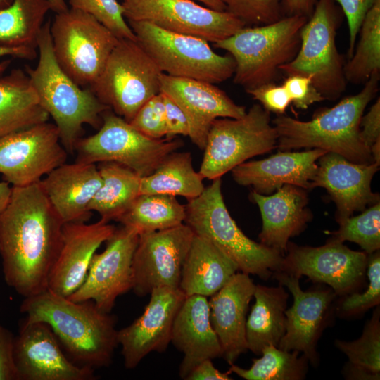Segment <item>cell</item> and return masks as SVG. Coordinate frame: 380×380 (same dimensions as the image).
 I'll return each instance as SVG.
<instances>
[{"instance_id": "1", "label": "cell", "mask_w": 380, "mask_h": 380, "mask_svg": "<svg viewBox=\"0 0 380 380\" xmlns=\"http://www.w3.org/2000/svg\"><path fill=\"white\" fill-rule=\"evenodd\" d=\"M63 224L40 182L12 186L0 212V256L6 283L24 298L47 289Z\"/></svg>"}, {"instance_id": "2", "label": "cell", "mask_w": 380, "mask_h": 380, "mask_svg": "<svg viewBox=\"0 0 380 380\" xmlns=\"http://www.w3.org/2000/svg\"><path fill=\"white\" fill-rule=\"evenodd\" d=\"M20 310L27 322L47 324L74 364L89 369L106 367L119 345L116 317L94 302H75L49 289L24 298Z\"/></svg>"}, {"instance_id": "3", "label": "cell", "mask_w": 380, "mask_h": 380, "mask_svg": "<svg viewBox=\"0 0 380 380\" xmlns=\"http://www.w3.org/2000/svg\"><path fill=\"white\" fill-rule=\"evenodd\" d=\"M379 79L380 72L373 73L357 94L318 110L309 121L277 115L272 121L277 133V148H319L354 163H373L369 149L362 141L360 122L366 106L377 94Z\"/></svg>"}, {"instance_id": "4", "label": "cell", "mask_w": 380, "mask_h": 380, "mask_svg": "<svg viewBox=\"0 0 380 380\" xmlns=\"http://www.w3.org/2000/svg\"><path fill=\"white\" fill-rule=\"evenodd\" d=\"M51 20L44 23L37 39L39 60L25 71L37 92L42 107L52 117L62 145L73 153L84 125L99 128L103 113L110 108L89 89H82L58 65L53 51Z\"/></svg>"}, {"instance_id": "5", "label": "cell", "mask_w": 380, "mask_h": 380, "mask_svg": "<svg viewBox=\"0 0 380 380\" xmlns=\"http://www.w3.org/2000/svg\"><path fill=\"white\" fill-rule=\"evenodd\" d=\"M308 18L284 16L263 25L243 27L215 43L235 61L233 81L245 89L274 82L280 68L291 61L300 44V32Z\"/></svg>"}, {"instance_id": "6", "label": "cell", "mask_w": 380, "mask_h": 380, "mask_svg": "<svg viewBox=\"0 0 380 380\" xmlns=\"http://www.w3.org/2000/svg\"><path fill=\"white\" fill-rule=\"evenodd\" d=\"M221 184V178L213 179L200 196L188 201L184 223L234 261L241 272L267 280L279 271L284 256L242 232L227 208Z\"/></svg>"}, {"instance_id": "7", "label": "cell", "mask_w": 380, "mask_h": 380, "mask_svg": "<svg viewBox=\"0 0 380 380\" xmlns=\"http://www.w3.org/2000/svg\"><path fill=\"white\" fill-rule=\"evenodd\" d=\"M343 16L335 0H317L302 27L297 54L280 68L287 76L310 77L315 87L328 100L337 99L346 87L345 63L336 44Z\"/></svg>"}, {"instance_id": "8", "label": "cell", "mask_w": 380, "mask_h": 380, "mask_svg": "<svg viewBox=\"0 0 380 380\" xmlns=\"http://www.w3.org/2000/svg\"><path fill=\"white\" fill-rule=\"evenodd\" d=\"M128 24L163 73L213 84L222 82L234 75V58L217 54L203 39L171 32L146 21L129 20Z\"/></svg>"}, {"instance_id": "9", "label": "cell", "mask_w": 380, "mask_h": 380, "mask_svg": "<svg viewBox=\"0 0 380 380\" xmlns=\"http://www.w3.org/2000/svg\"><path fill=\"white\" fill-rule=\"evenodd\" d=\"M162 72L137 40L120 39L99 78L89 89L129 122L140 108L160 92Z\"/></svg>"}, {"instance_id": "10", "label": "cell", "mask_w": 380, "mask_h": 380, "mask_svg": "<svg viewBox=\"0 0 380 380\" xmlns=\"http://www.w3.org/2000/svg\"><path fill=\"white\" fill-rule=\"evenodd\" d=\"M50 33L58 65L77 84L89 88L120 39L92 15L71 8L56 14Z\"/></svg>"}, {"instance_id": "11", "label": "cell", "mask_w": 380, "mask_h": 380, "mask_svg": "<svg viewBox=\"0 0 380 380\" xmlns=\"http://www.w3.org/2000/svg\"><path fill=\"white\" fill-rule=\"evenodd\" d=\"M109 110L103 113L102 124L96 134L77 140L76 162H114L143 177L153 173L168 154L184 144L175 138L148 137Z\"/></svg>"}, {"instance_id": "12", "label": "cell", "mask_w": 380, "mask_h": 380, "mask_svg": "<svg viewBox=\"0 0 380 380\" xmlns=\"http://www.w3.org/2000/svg\"><path fill=\"white\" fill-rule=\"evenodd\" d=\"M270 113L256 103L241 118L215 119L203 149L198 171L202 177L221 178L248 159L277 148V133Z\"/></svg>"}, {"instance_id": "13", "label": "cell", "mask_w": 380, "mask_h": 380, "mask_svg": "<svg viewBox=\"0 0 380 380\" xmlns=\"http://www.w3.org/2000/svg\"><path fill=\"white\" fill-rule=\"evenodd\" d=\"M368 254L328 240L319 247L301 246L289 241L278 272L315 283L327 284L341 297L361 291L365 284Z\"/></svg>"}, {"instance_id": "14", "label": "cell", "mask_w": 380, "mask_h": 380, "mask_svg": "<svg viewBox=\"0 0 380 380\" xmlns=\"http://www.w3.org/2000/svg\"><path fill=\"white\" fill-rule=\"evenodd\" d=\"M125 18L146 21L165 30L216 43L246 26L227 11L204 7L193 0H123Z\"/></svg>"}, {"instance_id": "15", "label": "cell", "mask_w": 380, "mask_h": 380, "mask_svg": "<svg viewBox=\"0 0 380 380\" xmlns=\"http://www.w3.org/2000/svg\"><path fill=\"white\" fill-rule=\"evenodd\" d=\"M67 156L56 125L48 121L0 139V174L12 186L40 182Z\"/></svg>"}, {"instance_id": "16", "label": "cell", "mask_w": 380, "mask_h": 380, "mask_svg": "<svg viewBox=\"0 0 380 380\" xmlns=\"http://www.w3.org/2000/svg\"><path fill=\"white\" fill-rule=\"evenodd\" d=\"M272 277L286 286L293 298V305L285 311L286 333L278 348L302 353L309 363L317 367V343L335 314L338 296L330 287L321 286L320 284L303 291L299 278L283 272H276Z\"/></svg>"}, {"instance_id": "17", "label": "cell", "mask_w": 380, "mask_h": 380, "mask_svg": "<svg viewBox=\"0 0 380 380\" xmlns=\"http://www.w3.org/2000/svg\"><path fill=\"white\" fill-rule=\"evenodd\" d=\"M185 223L139 235L132 259V290L139 296L158 287L179 288L193 236Z\"/></svg>"}, {"instance_id": "18", "label": "cell", "mask_w": 380, "mask_h": 380, "mask_svg": "<svg viewBox=\"0 0 380 380\" xmlns=\"http://www.w3.org/2000/svg\"><path fill=\"white\" fill-rule=\"evenodd\" d=\"M138 240L134 231L116 228L105 250L93 255L85 279L68 298L91 300L100 310L110 312L117 298L132 289V259Z\"/></svg>"}, {"instance_id": "19", "label": "cell", "mask_w": 380, "mask_h": 380, "mask_svg": "<svg viewBox=\"0 0 380 380\" xmlns=\"http://www.w3.org/2000/svg\"><path fill=\"white\" fill-rule=\"evenodd\" d=\"M13 360L18 380H92L94 370L67 357L51 327L42 322L20 325L14 338Z\"/></svg>"}, {"instance_id": "20", "label": "cell", "mask_w": 380, "mask_h": 380, "mask_svg": "<svg viewBox=\"0 0 380 380\" xmlns=\"http://www.w3.org/2000/svg\"><path fill=\"white\" fill-rule=\"evenodd\" d=\"M144 312L118 331L124 365L135 368L151 352H164L171 340L176 315L186 298L179 288L153 289Z\"/></svg>"}, {"instance_id": "21", "label": "cell", "mask_w": 380, "mask_h": 380, "mask_svg": "<svg viewBox=\"0 0 380 380\" xmlns=\"http://www.w3.org/2000/svg\"><path fill=\"white\" fill-rule=\"evenodd\" d=\"M160 92L170 97L183 110L189 127V136L200 149L205 148L213 122L219 118H239L246 108L227 94L205 81L161 74Z\"/></svg>"}, {"instance_id": "22", "label": "cell", "mask_w": 380, "mask_h": 380, "mask_svg": "<svg viewBox=\"0 0 380 380\" xmlns=\"http://www.w3.org/2000/svg\"><path fill=\"white\" fill-rule=\"evenodd\" d=\"M317 161L312 188L327 189L336 205L338 223L379 201V195L371 189L379 166L376 163H354L333 152L324 153Z\"/></svg>"}, {"instance_id": "23", "label": "cell", "mask_w": 380, "mask_h": 380, "mask_svg": "<svg viewBox=\"0 0 380 380\" xmlns=\"http://www.w3.org/2000/svg\"><path fill=\"white\" fill-rule=\"evenodd\" d=\"M115 229L101 219L91 224L64 223L61 248L49 274L47 289L65 298L73 293L85 279L96 250Z\"/></svg>"}, {"instance_id": "24", "label": "cell", "mask_w": 380, "mask_h": 380, "mask_svg": "<svg viewBox=\"0 0 380 380\" xmlns=\"http://www.w3.org/2000/svg\"><path fill=\"white\" fill-rule=\"evenodd\" d=\"M255 289L249 274L237 272L208 301L210 322L229 365L248 350L246 316Z\"/></svg>"}, {"instance_id": "25", "label": "cell", "mask_w": 380, "mask_h": 380, "mask_svg": "<svg viewBox=\"0 0 380 380\" xmlns=\"http://www.w3.org/2000/svg\"><path fill=\"white\" fill-rule=\"evenodd\" d=\"M326 153L319 148L279 151L262 160L244 162L234 167L232 175L238 184L250 186L263 195H269L284 184L310 190L312 189L317 160Z\"/></svg>"}, {"instance_id": "26", "label": "cell", "mask_w": 380, "mask_h": 380, "mask_svg": "<svg viewBox=\"0 0 380 380\" xmlns=\"http://www.w3.org/2000/svg\"><path fill=\"white\" fill-rule=\"evenodd\" d=\"M250 199L260 209L262 227L260 243L280 253L283 256L291 238L303 232L312 220L305 189L284 184L272 195H263L253 190Z\"/></svg>"}, {"instance_id": "27", "label": "cell", "mask_w": 380, "mask_h": 380, "mask_svg": "<svg viewBox=\"0 0 380 380\" xmlns=\"http://www.w3.org/2000/svg\"><path fill=\"white\" fill-rule=\"evenodd\" d=\"M102 183L94 163H63L40 184L63 223L86 222L91 215L89 205Z\"/></svg>"}, {"instance_id": "28", "label": "cell", "mask_w": 380, "mask_h": 380, "mask_svg": "<svg viewBox=\"0 0 380 380\" xmlns=\"http://www.w3.org/2000/svg\"><path fill=\"white\" fill-rule=\"evenodd\" d=\"M170 342L184 355L179 368V375L184 379L201 362L222 357L210 322L207 297L186 296L175 318Z\"/></svg>"}, {"instance_id": "29", "label": "cell", "mask_w": 380, "mask_h": 380, "mask_svg": "<svg viewBox=\"0 0 380 380\" xmlns=\"http://www.w3.org/2000/svg\"><path fill=\"white\" fill-rule=\"evenodd\" d=\"M239 270L208 239L194 234L183 265L179 289L186 295L211 296Z\"/></svg>"}, {"instance_id": "30", "label": "cell", "mask_w": 380, "mask_h": 380, "mask_svg": "<svg viewBox=\"0 0 380 380\" xmlns=\"http://www.w3.org/2000/svg\"><path fill=\"white\" fill-rule=\"evenodd\" d=\"M255 303L246 319V340L248 350L260 355L266 346L278 345L286 333L289 293L284 286L255 285Z\"/></svg>"}, {"instance_id": "31", "label": "cell", "mask_w": 380, "mask_h": 380, "mask_svg": "<svg viewBox=\"0 0 380 380\" xmlns=\"http://www.w3.org/2000/svg\"><path fill=\"white\" fill-rule=\"evenodd\" d=\"M49 118L25 70L14 69L0 77V139Z\"/></svg>"}, {"instance_id": "32", "label": "cell", "mask_w": 380, "mask_h": 380, "mask_svg": "<svg viewBox=\"0 0 380 380\" xmlns=\"http://www.w3.org/2000/svg\"><path fill=\"white\" fill-rule=\"evenodd\" d=\"M203 181L202 176L194 169L191 153L175 151L153 173L141 177L140 194L179 196L190 201L205 189Z\"/></svg>"}, {"instance_id": "33", "label": "cell", "mask_w": 380, "mask_h": 380, "mask_svg": "<svg viewBox=\"0 0 380 380\" xmlns=\"http://www.w3.org/2000/svg\"><path fill=\"white\" fill-rule=\"evenodd\" d=\"M102 183L89 205L101 219L117 221L140 195L141 177L131 169L114 162L98 166Z\"/></svg>"}, {"instance_id": "34", "label": "cell", "mask_w": 380, "mask_h": 380, "mask_svg": "<svg viewBox=\"0 0 380 380\" xmlns=\"http://www.w3.org/2000/svg\"><path fill=\"white\" fill-rule=\"evenodd\" d=\"M185 218V205L176 196L140 194L117 221L139 235L180 225Z\"/></svg>"}, {"instance_id": "35", "label": "cell", "mask_w": 380, "mask_h": 380, "mask_svg": "<svg viewBox=\"0 0 380 380\" xmlns=\"http://www.w3.org/2000/svg\"><path fill=\"white\" fill-rule=\"evenodd\" d=\"M50 10L48 0H12L0 9V45L36 49L44 20Z\"/></svg>"}, {"instance_id": "36", "label": "cell", "mask_w": 380, "mask_h": 380, "mask_svg": "<svg viewBox=\"0 0 380 380\" xmlns=\"http://www.w3.org/2000/svg\"><path fill=\"white\" fill-rule=\"evenodd\" d=\"M335 346L348 357L343 367L349 380L380 379V308L375 307L361 336L354 341L336 339Z\"/></svg>"}, {"instance_id": "37", "label": "cell", "mask_w": 380, "mask_h": 380, "mask_svg": "<svg viewBox=\"0 0 380 380\" xmlns=\"http://www.w3.org/2000/svg\"><path fill=\"white\" fill-rule=\"evenodd\" d=\"M297 350L286 351L269 345L263 348L261 357L253 359L251 367L241 368L234 364L229 370L246 380H303L309 369L308 357Z\"/></svg>"}, {"instance_id": "38", "label": "cell", "mask_w": 380, "mask_h": 380, "mask_svg": "<svg viewBox=\"0 0 380 380\" xmlns=\"http://www.w3.org/2000/svg\"><path fill=\"white\" fill-rule=\"evenodd\" d=\"M358 34V44L344 65V75L346 82L364 84L373 73L380 72V0L366 13Z\"/></svg>"}, {"instance_id": "39", "label": "cell", "mask_w": 380, "mask_h": 380, "mask_svg": "<svg viewBox=\"0 0 380 380\" xmlns=\"http://www.w3.org/2000/svg\"><path fill=\"white\" fill-rule=\"evenodd\" d=\"M339 228L330 232L329 240L343 243L346 241L358 244L367 254L380 248V202L365 209L355 217L338 223Z\"/></svg>"}, {"instance_id": "40", "label": "cell", "mask_w": 380, "mask_h": 380, "mask_svg": "<svg viewBox=\"0 0 380 380\" xmlns=\"http://www.w3.org/2000/svg\"><path fill=\"white\" fill-rule=\"evenodd\" d=\"M369 284L363 292L352 293L336 299L335 314L341 318H355L380 304V252L368 254Z\"/></svg>"}, {"instance_id": "41", "label": "cell", "mask_w": 380, "mask_h": 380, "mask_svg": "<svg viewBox=\"0 0 380 380\" xmlns=\"http://www.w3.org/2000/svg\"><path fill=\"white\" fill-rule=\"evenodd\" d=\"M71 8L88 13L108 28L118 38L137 40L117 0H68Z\"/></svg>"}, {"instance_id": "42", "label": "cell", "mask_w": 380, "mask_h": 380, "mask_svg": "<svg viewBox=\"0 0 380 380\" xmlns=\"http://www.w3.org/2000/svg\"><path fill=\"white\" fill-rule=\"evenodd\" d=\"M226 11L246 25H263L284 17L281 0H221Z\"/></svg>"}, {"instance_id": "43", "label": "cell", "mask_w": 380, "mask_h": 380, "mask_svg": "<svg viewBox=\"0 0 380 380\" xmlns=\"http://www.w3.org/2000/svg\"><path fill=\"white\" fill-rule=\"evenodd\" d=\"M129 123L148 137L162 139L165 137V105L163 94L160 92L146 101Z\"/></svg>"}, {"instance_id": "44", "label": "cell", "mask_w": 380, "mask_h": 380, "mask_svg": "<svg viewBox=\"0 0 380 380\" xmlns=\"http://www.w3.org/2000/svg\"><path fill=\"white\" fill-rule=\"evenodd\" d=\"M283 85L289 94L291 102L298 109H307L313 103L325 100L313 85L310 77L288 75Z\"/></svg>"}, {"instance_id": "45", "label": "cell", "mask_w": 380, "mask_h": 380, "mask_svg": "<svg viewBox=\"0 0 380 380\" xmlns=\"http://www.w3.org/2000/svg\"><path fill=\"white\" fill-rule=\"evenodd\" d=\"M246 91L266 110L277 115H284L291 103L284 85H278L274 82L265 84Z\"/></svg>"}, {"instance_id": "46", "label": "cell", "mask_w": 380, "mask_h": 380, "mask_svg": "<svg viewBox=\"0 0 380 380\" xmlns=\"http://www.w3.org/2000/svg\"><path fill=\"white\" fill-rule=\"evenodd\" d=\"M346 16L349 33L348 49V59L352 56L355 47L357 37L362 20L376 0H335Z\"/></svg>"}, {"instance_id": "47", "label": "cell", "mask_w": 380, "mask_h": 380, "mask_svg": "<svg viewBox=\"0 0 380 380\" xmlns=\"http://www.w3.org/2000/svg\"><path fill=\"white\" fill-rule=\"evenodd\" d=\"M161 94L165 105V138L172 139L177 135L189 136V127L186 115L170 97Z\"/></svg>"}, {"instance_id": "48", "label": "cell", "mask_w": 380, "mask_h": 380, "mask_svg": "<svg viewBox=\"0 0 380 380\" xmlns=\"http://www.w3.org/2000/svg\"><path fill=\"white\" fill-rule=\"evenodd\" d=\"M14 338L0 324V380H18L13 360Z\"/></svg>"}, {"instance_id": "49", "label": "cell", "mask_w": 380, "mask_h": 380, "mask_svg": "<svg viewBox=\"0 0 380 380\" xmlns=\"http://www.w3.org/2000/svg\"><path fill=\"white\" fill-rule=\"evenodd\" d=\"M360 137L364 144L369 149L380 140V99L372 106L366 115L362 116L360 122Z\"/></svg>"}, {"instance_id": "50", "label": "cell", "mask_w": 380, "mask_h": 380, "mask_svg": "<svg viewBox=\"0 0 380 380\" xmlns=\"http://www.w3.org/2000/svg\"><path fill=\"white\" fill-rule=\"evenodd\" d=\"M232 372H222L217 369L211 359H206L198 364L185 378L186 380H230Z\"/></svg>"}, {"instance_id": "51", "label": "cell", "mask_w": 380, "mask_h": 380, "mask_svg": "<svg viewBox=\"0 0 380 380\" xmlns=\"http://www.w3.org/2000/svg\"><path fill=\"white\" fill-rule=\"evenodd\" d=\"M317 0H281L284 16L301 15L309 18Z\"/></svg>"}, {"instance_id": "52", "label": "cell", "mask_w": 380, "mask_h": 380, "mask_svg": "<svg viewBox=\"0 0 380 380\" xmlns=\"http://www.w3.org/2000/svg\"><path fill=\"white\" fill-rule=\"evenodd\" d=\"M7 56L32 61L36 58L37 52L35 48L32 47H11L0 45V58ZM10 63L11 60L0 62V75L8 68Z\"/></svg>"}, {"instance_id": "53", "label": "cell", "mask_w": 380, "mask_h": 380, "mask_svg": "<svg viewBox=\"0 0 380 380\" xmlns=\"http://www.w3.org/2000/svg\"><path fill=\"white\" fill-rule=\"evenodd\" d=\"M12 192V186L5 181L0 182V212L7 205Z\"/></svg>"}, {"instance_id": "54", "label": "cell", "mask_w": 380, "mask_h": 380, "mask_svg": "<svg viewBox=\"0 0 380 380\" xmlns=\"http://www.w3.org/2000/svg\"><path fill=\"white\" fill-rule=\"evenodd\" d=\"M203 3L205 7L217 11H226V7L221 0H193Z\"/></svg>"}, {"instance_id": "55", "label": "cell", "mask_w": 380, "mask_h": 380, "mask_svg": "<svg viewBox=\"0 0 380 380\" xmlns=\"http://www.w3.org/2000/svg\"><path fill=\"white\" fill-rule=\"evenodd\" d=\"M51 8V11L56 13H60L68 10V7L65 0H48Z\"/></svg>"}, {"instance_id": "56", "label": "cell", "mask_w": 380, "mask_h": 380, "mask_svg": "<svg viewBox=\"0 0 380 380\" xmlns=\"http://www.w3.org/2000/svg\"><path fill=\"white\" fill-rule=\"evenodd\" d=\"M11 1L12 0H0V9L8 6L11 3Z\"/></svg>"}]
</instances>
